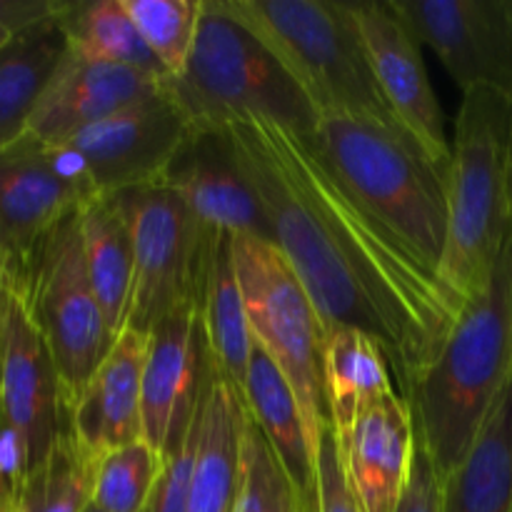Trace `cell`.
Listing matches in <instances>:
<instances>
[{"label":"cell","mask_w":512,"mask_h":512,"mask_svg":"<svg viewBox=\"0 0 512 512\" xmlns=\"http://www.w3.org/2000/svg\"><path fill=\"white\" fill-rule=\"evenodd\" d=\"M195 448H198V418H195L193 433L183 443V448L165 460L158 485L150 495L143 512H188L190 478H193Z\"/></svg>","instance_id":"d6a6232c"},{"label":"cell","mask_w":512,"mask_h":512,"mask_svg":"<svg viewBox=\"0 0 512 512\" xmlns=\"http://www.w3.org/2000/svg\"><path fill=\"white\" fill-rule=\"evenodd\" d=\"M0 413L18 445L23 475L48 455L68 423L53 353L10 270L0 278Z\"/></svg>","instance_id":"30bf717a"},{"label":"cell","mask_w":512,"mask_h":512,"mask_svg":"<svg viewBox=\"0 0 512 512\" xmlns=\"http://www.w3.org/2000/svg\"><path fill=\"white\" fill-rule=\"evenodd\" d=\"M188 118L163 88L63 140L98 195L160 183L188 135Z\"/></svg>","instance_id":"7c38bea8"},{"label":"cell","mask_w":512,"mask_h":512,"mask_svg":"<svg viewBox=\"0 0 512 512\" xmlns=\"http://www.w3.org/2000/svg\"><path fill=\"white\" fill-rule=\"evenodd\" d=\"M160 183L173 188L210 230L275 243L263 203L225 128L193 130Z\"/></svg>","instance_id":"2e32d148"},{"label":"cell","mask_w":512,"mask_h":512,"mask_svg":"<svg viewBox=\"0 0 512 512\" xmlns=\"http://www.w3.org/2000/svg\"><path fill=\"white\" fill-rule=\"evenodd\" d=\"M310 140L360 210L438 275L448 240V170L408 135L373 120L320 118Z\"/></svg>","instance_id":"3957f363"},{"label":"cell","mask_w":512,"mask_h":512,"mask_svg":"<svg viewBox=\"0 0 512 512\" xmlns=\"http://www.w3.org/2000/svg\"><path fill=\"white\" fill-rule=\"evenodd\" d=\"M505 193H508V210L512 220V118H510V133H508V153H505Z\"/></svg>","instance_id":"8d00e7d4"},{"label":"cell","mask_w":512,"mask_h":512,"mask_svg":"<svg viewBox=\"0 0 512 512\" xmlns=\"http://www.w3.org/2000/svg\"><path fill=\"white\" fill-rule=\"evenodd\" d=\"M133 240V295L125 328L150 333L175 308L198 300L215 230L163 183L115 193Z\"/></svg>","instance_id":"9c48e42d"},{"label":"cell","mask_w":512,"mask_h":512,"mask_svg":"<svg viewBox=\"0 0 512 512\" xmlns=\"http://www.w3.org/2000/svg\"><path fill=\"white\" fill-rule=\"evenodd\" d=\"M225 130L325 333L358 328L373 335L405 398L443 350L460 305L438 275L360 210L310 135L268 120Z\"/></svg>","instance_id":"6da1fadb"},{"label":"cell","mask_w":512,"mask_h":512,"mask_svg":"<svg viewBox=\"0 0 512 512\" xmlns=\"http://www.w3.org/2000/svg\"><path fill=\"white\" fill-rule=\"evenodd\" d=\"M163 468L165 458L143 438L108 450L98 460L93 505L103 512H143Z\"/></svg>","instance_id":"f546056e"},{"label":"cell","mask_w":512,"mask_h":512,"mask_svg":"<svg viewBox=\"0 0 512 512\" xmlns=\"http://www.w3.org/2000/svg\"><path fill=\"white\" fill-rule=\"evenodd\" d=\"M85 512H103V510H100V508H98V505H93V503H90V508H88V510H85Z\"/></svg>","instance_id":"ab89813d"},{"label":"cell","mask_w":512,"mask_h":512,"mask_svg":"<svg viewBox=\"0 0 512 512\" xmlns=\"http://www.w3.org/2000/svg\"><path fill=\"white\" fill-rule=\"evenodd\" d=\"M13 30H8V28H0V50L5 48V45L10 43V40H13Z\"/></svg>","instance_id":"74e56055"},{"label":"cell","mask_w":512,"mask_h":512,"mask_svg":"<svg viewBox=\"0 0 512 512\" xmlns=\"http://www.w3.org/2000/svg\"><path fill=\"white\" fill-rule=\"evenodd\" d=\"M443 512H512V380L463 463L443 478Z\"/></svg>","instance_id":"cb8c5ba5"},{"label":"cell","mask_w":512,"mask_h":512,"mask_svg":"<svg viewBox=\"0 0 512 512\" xmlns=\"http://www.w3.org/2000/svg\"><path fill=\"white\" fill-rule=\"evenodd\" d=\"M68 50L63 15L13 35L0 50V148L28 130V120Z\"/></svg>","instance_id":"d4e9b609"},{"label":"cell","mask_w":512,"mask_h":512,"mask_svg":"<svg viewBox=\"0 0 512 512\" xmlns=\"http://www.w3.org/2000/svg\"><path fill=\"white\" fill-rule=\"evenodd\" d=\"M370 68L385 103L410 140L438 168L450 170L453 143L445 133V115L438 103L420 43L395 13L393 3H353Z\"/></svg>","instance_id":"9a60e30c"},{"label":"cell","mask_w":512,"mask_h":512,"mask_svg":"<svg viewBox=\"0 0 512 512\" xmlns=\"http://www.w3.org/2000/svg\"><path fill=\"white\" fill-rule=\"evenodd\" d=\"M512 380V225L485 288L465 303L428 373L405 395L415 430L448 478Z\"/></svg>","instance_id":"7a4b0ae2"},{"label":"cell","mask_w":512,"mask_h":512,"mask_svg":"<svg viewBox=\"0 0 512 512\" xmlns=\"http://www.w3.org/2000/svg\"><path fill=\"white\" fill-rule=\"evenodd\" d=\"M70 5L73 3L68 0H0V28L20 33L45 20L60 18Z\"/></svg>","instance_id":"e575fe53"},{"label":"cell","mask_w":512,"mask_h":512,"mask_svg":"<svg viewBox=\"0 0 512 512\" xmlns=\"http://www.w3.org/2000/svg\"><path fill=\"white\" fill-rule=\"evenodd\" d=\"M323 395L335 433L353 425L368 408L398 393L383 345L358 328H335L320 350Z\"/></svg>","instance_id":"44dd1931"},{"label":"cell","mask_w":512,"mask_h":512,"mask_svg":"<svg viewBox=\"0 0 512 512\" xmlns=\"http://www.w3.org/2000/svg\"><path fill=\"white\" fill-rule=\"evenodd\" d=\"M15 488L18 485L8 478H0V512H18L15 505Z\"/></svg>","instance_id":"d590c367"},{"label":"cell","mask_w":512,"mask_h":512,"mask_svg":"<svg viewBox=\"0 0 512 512\" xmlns=\"http://www.w3.org/2000/svg\"><path fill=\"white\" fill-rule=\"evenodd\" d=\"M235 512H305L298 490L290 483L283 463L270 448L255 418L245 415L243 453H240V488Z\"/></svg>","instance_id":"4dcf8cb0"},{"label":"cell","mask_w":512,"mask_h":512,"mask_svg":"<svg viewBox=\"0 0 512 512\" xmlns=\"http://www.w3.org/2000/svg\"><path fill=\"white\" fill-rule=\"evenodd\" d=\"M512 103L490 90L463 95L448 170V240L440 283L465 308L485 288L512 220L505 193Z\"/></svg>","instance_id":"8992f818"},{"label":"cell","mask_w":512,"mask_h":512,"mask_svg":"<svg viewBox=\"0 0 512 512\" xmlns=\"http://www.w3.org/2000/svg\"><path fill=\"white\" fill-rule=\"evenodd\" d=\"M193 130L268 120L310 135L318 113L273 50L223 0H203L198 38L183 75L165 80Z\"/></svg>","instance_id":"5b68a950"},{"label":"cell","mask_w":512,"mask_h":512,"mask_svg":"<svg viewBox=\"0 0 512 512\" xmlns=\"http://www.w3.org/2000/svg\"><path fill=\"white\" fill-rule=\"evenodd\" d=\"M63 30L73 53L168 80L140 30L135 28L123 0L73 3L63 15Z\"/></svg>","instance_id":"83f0119b"},{"label":"cell","mask_w":512,"mask_h":512,"mask_svg":"<svg viewBox=\"0 0 512 512\" xmlns=\"http://www.w3.org/2000/svg\"><path fill=\"white\" fill-rule=\"evenodd\" d=\"M168 80L183 75L203 18V0H123Z\"/></svg>","instance_id":"f1b7e54d"},{"label":"cell","mask_w":512,"mask_h":512,"mask_svg":"<svg viewBox=\"0 0 512 512\" xmlns=\"http://www.w3.org/2000/svg\"><path fill=\"white\" fill-rule=\"evenodd\" d=\"M5 265H8V260H5V248H3V240H0V278H3L5 273Z\"/></svg>","instance_id":"f35d334b"},{"label":"cell","mask_w":512,"mask_h":512,"mask_svg":"<svg viewBox=\"0 0 512 512\" xmlns=\"http://www.w3.org/2000/svg\"><path fill=\"white\" fill-rule=\"evenodd\" d=\"M350 485L368 512H395L410 483L418 430L410 403L400 393L365 410L335 433Z\"/></svg>","instance_id":"ac0fdd59"},{"label":"cell","mask_w":512,"mask_h":512,"mask_svg":"<svg viewBox=\"0 0 512 512\" xmlns=\"http://www.w3.org/2000/svg\"><path fill=\"white\" fill-rule=\"evenodd\" d=\"M395 512H443V478L435 470L433 458L420 438L415 445L410 483Z\"/></svg>","instance_id":"836d02e7"},{"label":"cell","mask_w":512,"mask_h":512,"mask_svg":"<svg viewBox=\"0 0 512 512\" xmlns=\"http://www.w3.org/2000/svg\"><path fill=\"white\" fill-rule=\"evenodd\" d=\"M510 5H512V0H510Z\"/></svg>","instance_id":"7bdbcfd3"},{"label":"cell","mask_w":512,"mask_h":512,"mask_svg":"<svg viewBox=\"0 0 512 512\" xmlns=\"http://www.w3.org/2000/svg\"><path fill=\"white\" fill-rule=\"evenodd\" d=\"M233 260L253 345L273 360L293 388L310 455L318 460L320 438L330 425L320 370L323 323L278 245L260 238H233Z\"/></svg>","instance_id":"52a82bcc"},{"label":"cell","mask_w":512,"mask_h":512,"mask_svg":"<svg viewBox=\"0 0 512 512\" xmlns=\"http://www.w3.org/2000/svg\"><path fill=\"white\" fill-rule=\"evenodd\" d=\"M85 263L105 320L115 335L125 328L133 295V240L128 220L113 195L80 205Z\"/></svg>","instance_id":"484cf974"},{"label":"cell","mask_w":512,"mask_h":512,"mask_svg":"<svg viewBox=\"0 0 512 512\" xmlns=\"http://www.w3.org/2000/svg\"><path fill=\"white\" fill-rule=\"evenodd\" d=\"M243 393L218 370H210L198 410V448L190 478L188 512H235L240 488V453L245 430Z\"/></svg>","instance_id":"ffe728a7"},{"label":"cell","mask_w":512,"mask_h":512,"mask_svg":"<svg viewBox=\"0 0 512 512\" xmlns=\"http://www.w3.org/2000/svg\"><path fill=\"white\" fill-rule=\"evenodd\" d=\"M0 435H3V413H0Z\"/></svg>","instance_id":"60d3db41"},{"label":"cell","mask_w":512,"mask_h":512,"mask_svg":"<svg viewBox=\"0 0 512 512\" xmlns=\"http://www.w3.org/2000/svg\"><path fill=\"white\" fill-rule=\"evenodd\" d=\"M150 335L123 328L113 348L68 408L73 433L103 455L143 438V373Z\"/></svg>","instance_id":"d6986e66"},{"label":"cell","mask_w":512,"mask_h":512,"mask_svg":"<svg viewBox=\"0 0 512 512\" xmlns=\"http://www.w3.org/2000/svg\"><path fill=\"white\" fill-rule=\"evenodd\" d=\"M313 512H368L350 485L340 460L335 430L325 428L315 460V508Z\"/></svg>","instance_id":"1f68e13d"},{"label":"cell","mask_w":512,"mask_h":512,"mask_svg":"<svg viewBox=\"0 0 512 512\" xmlns=\"http://www.w3.org/2000/svg\"><path fill=\"white\" fill-rule=\"evenodd\" d=\"M98 460L100 455L65 423L48 455L20 478L18 512H85L93 503Z\"/></svg>","instance_id":"4316f807"},{"label":"cell","mask_w":512,"mask_h":512,"mask_svg":"<svg viewBox=\"0 0 512 512\" xmlns=\"http://www.w3.org/2000/svg\"><path fill=\"white\" fill-rule=\"evenodd\" d=\"M78 210L40 240L23 268L10 270L23 285L35 323L53 353L65 413L118 338L90 283Z\"/></svg>","instance_id":"ba28073f"},{"label":"cell","mask_w":512,"mask_h":512,"mask_svg":"<svg viewBox=\"0 0 512 512\" xmlns=\"http://www.w3.org/2000/svg\"><path fill=\"white\" fill-rule=\"evenodd\" d=\"M243 398L270 448L283 463L290 483L298 490L303 508H310L315 503V460L305 438L298 400L285 375L260 348H253L250 355Z\"/></svg>","instance_id":"603a6c76"},{"label":"cell","mask_w":512,"mask_h":512,"mask_svg":"<svg viewBox=\"0 0 512 512\" xmlns=\"http://www.w3.org/2000/svg\"><path fill=\"white\" fill-rule=\"evenodd\" d=\"M295 83L318 118H360L405 135L370 68L353 3L333 0H223Z\"/></svg>","instance_id":"277c9868"},{"label":"cell","mask_w":512,"mask_h":512,"mask_svg":"<svg viewBox=\"0 0 512 512\" xmlns=\"http://www.w3.org/2000/svg\"><path fill=\"white\" fill-rule=\"evenodd\" d=\"M198 310L210 363L243 393L255 345L253 335H250L248 313H245L243 290H240L238 273H235L233 238L228 233L215 230L213 240H210L203 283L198 290Z\"/></svg>","instance_id":"7402d4cb"},{"label":"cell","mask_w":512,"mask_h":512,"mask_svg":"<svg viewBox=\"0 0 512 512\" xmlns=\"http://www.w3.org/2000/svg\"><path fill=\"white\" fill-rule=\"evenodd\" d=\"M163 83L153 75L90 60L68 48L30 115L25 135L43 145H58L88 125L150 98Z\"/></svg>","instance_id":"e0dca14e"},{"label":"cell","mask_w":512,"mask_h":512,"mask_svg":"<svg viewBox=\"0 0 512 512\" xmlns=\"http://www.w3.org/2000/svg\"><path fill=\"white\" fill-rule=\"evenodd\" d=\"M313 508H315V503H313V505H310V508H305V512H313Z\"/></svg>","instance_id":"b9f144b4"},{"label":"cell","mask_w":512,"mask_h":512,"mask_svg":"<svg viewBox=\"0 0 512 512\" xmlns=\"http://www.w3.org/2000/svg\"><path fill=\"white\" fill-rule=\"evenodd\" d=\"M460 90H490L512 103L510 0H390Z\"/></svg>","instance_id":"4fadbf2b"},{"label":"cell","mask_w":512,"mask_h":512,"mask_svg":"<svg viewBox=\"0 0 512 512\" xmlns=\"http://www.w3.org/2000/svg\"><path fill=\"white\" fill-rule=\"evenodd\" d=\"M143 373V440L165 460L193 433L210 363L198 300L175 308L150 330Z\"/></svg>","instance_id":"5bb4252c"},{"label":"cell","mask_w":512,"mask_h":512,"mask_svg":"<svg viewBox=\"0 0 512 512\" xmlns=\"http://www.w3.org/2000/svg\"><path fill=\"white\" fill-rule=\"evenodd\" d=\"M98 198L83 163L63 145L23 135L0 148V240L5 270H20L68 213Z\"/></svg>","instance_id":"8fae6325"}]
</instances>
